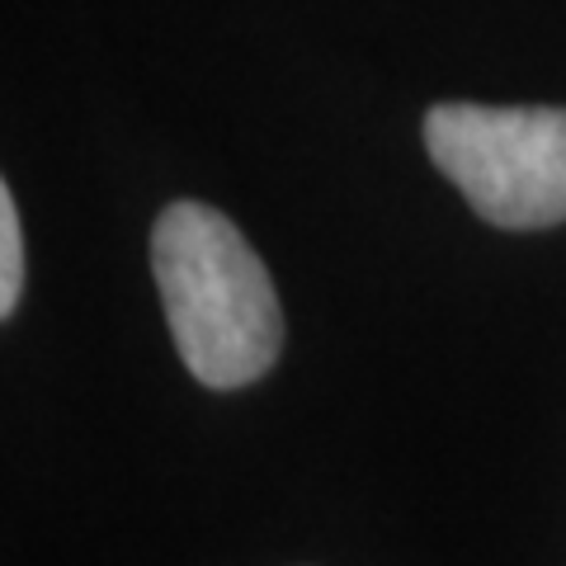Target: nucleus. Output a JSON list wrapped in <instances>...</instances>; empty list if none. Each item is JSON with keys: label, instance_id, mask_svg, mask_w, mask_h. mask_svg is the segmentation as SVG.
Returning <instances> with one entry per match:
<instances>
[{"label": "nucleus", "instance_id": "nucleus-3", "mask_svg": "<svg viewBox=\"0 0 566 566\" xmlns=\"http://www.w3.org/2000/svg\"><path fill=\"white\" fill-rule=\"evenodd\" d=\"M24 289V241H20V208L14 193L0 189V316H10L20 307Z\"/></svg>", "mask_w": 566, "mask_h": 566}, {"label": "nucleus", "instance_id": "nucleus-2", "mask_svg": "<svg viewBox=\"0 0 566 566\" xmlns=\"http://www.w3.org/2000/svg\"><path fill=\"white\" fill-rule=\"evenodd\" d=\"M424 147L486 222L510 232L566 222V109L439 104Z\"/></svg>", "mask_w": 566, "mask_h": 566}, {"label": "nucleus", "instance_id": "nucleus-1", "mask_svg": "<svg viewBox=\"0 0 566 566\" xmlns=\"http://www.w3.org/2000/svg\"><path fill=\"white\" fill-rule=\"evenodd\" d=\"M151 270L180 359L203 387H245L270 374L283 312L270 270L218 208L170 203L151 232Z\"/></svg>", "mask_w": 566, "mask_h": 566}]
</instances>
